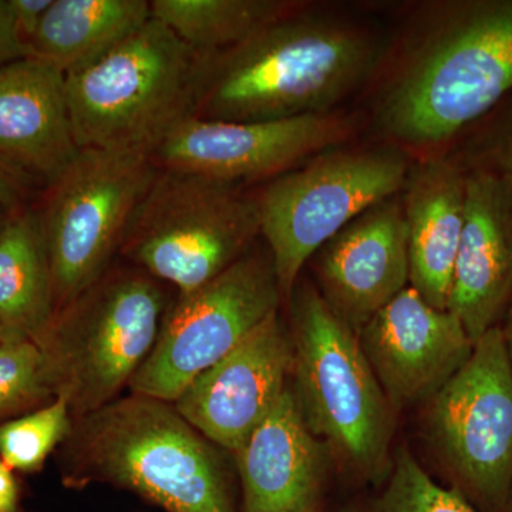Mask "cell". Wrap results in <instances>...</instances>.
Segmentation results:
<instances>
[{
	"instance_id": "obj_3",
	"label": "cell",
	"mask_w": 512,
	"mask_h": 512,
	"mask_svg": "<svg viewBox=\"0 0 512 512\" xmlns=\"http://www.w3.org/2000/svg\"><path fill=\"white\" fill-rule=\"evenodd\" d=\"M60 468L70 488L109 484L168 512H238L217 446L173 403L141 394L73 419L60 446Z\"/></svg>"
},
{
	"instance_id": "obj_33",
	"label": "cell",
	"mask_w": 512,
	"mask_h": 512,
	"mask_svg": "<svg viewBox=\"0 0 512 512\" xmlns=\"http://www.w3.org/2000/svg\"><path fill=\"white\" fill-rule=\"evenodd\" d=\"M9 336H12V333L6 332V330L3 329L2 326H0V342H2V340H5L6 338H9Z\"/></svg>"
},
{
	"instance_id": "obj_6",
	"label": "cell",
	"mask_w": 512,
	"mask_h": 512,
	"mask_svg": "<svg viewBox=\"0 0 512 512\" xmlns=\"http://www.w3.org/2000/svg\"><path fill=\"white\" fill-rule=\"evenodd\" d=\"M295 384L309 429L362 476L389 473L392 407L367 362L356 330L311 282L291 298Z\"/></svg>"
},
{
	"instance_id": "obj_32",
	"label": "cell",
	"mask_w": 512,
	"mask_h": 512,
	"mask_svg": "<svg viewBox=\"0 0 512 512\" xmlns=\"http://www.w3.org/2000/svg\"><path fill=\"white\" fill-rule=\"evenodd\" d=\"M10 211L6 210V208L0 207V229L5 225L6 220H8Z\"/></svg>"
},
{
	"instance_id": "obj_31",
	"label": "cell",
	"mask_w": 512,
	"mask_h": 512,
	"mask_svg": "<svg viewBox=\"0 0 512 512\" xmlns=\"http://www.w3.org/2000/svg\"><path fill=\"white\" fill-rule=\"evenodd\" d=\"M498 328H500L501 333H503L505 350H507L508 359H510V365L512 367V303L507 313H505L503 322H501Z\"/></svg>"
},
{
	"instance_id": "obj_23",
	"label": "cell",
	"mask_w": 512,
	"mask_h": 512,
	"mask_svg": "<svg viewBox=\"0 0 512 512\" xmlns=\"http://www.w3.org/2000/svg\"><path fill=\"white\" fill-rule=\"evenodd\" d=\"M56 399L46 357L35 340L12 335L0 342V423Z\"/></svg>"
},
{
	"instance_id": "obj_2",
	"label": "cell",
	"mask_w": 512,
	"mask_h": 512,
	"mask_svg": "<svg viewBox=\"0 0 512 512\" xmlns=\"http://www.w3.org/2000/svg\"><path fill=\"white\" fill-rule=\"evenodd\" d=\"M512 94V0L444 3L386 84L376 121L387 137L437 146Z\"/></svg>"
},
{
	"instance_id": "obj_13",
	"label": "cell",
	"mask_w": 512,
	"mask_h": 512,
	"mask_svg": "<svg viewBox=\"0 0 512 512\" xmlns=\"http://www.w3.org/2000/svg\"><path fill=\"white\" fill-rule=\"evenodd\" d=\"M292 366L291 330L276 312L173 404L202 436L235 454L288 389Z\"/></svg>"
},
{
	"instance_id": "obj_26",
	"label": "cell",
	"mask_w": 512,
	"mask_h": 512,
	"mask_svg": "<svg viewBox=\"0 0 512 512\" xmlns=\"http://www.w3.org/2000/svg\"><path fill=\"white\" fill-rule=\"evenodd\" d=\"M493 111L497 113L485 128L470 167L497 175L512 191V94Z\"/></svg>"
},
{
	"instance_id": "obj_24",
	"label": "cell",
	"mask_w": 512,
	"mask_h": 512,
	"mask_svg": "<svg viewBox=\"0 0 512 512\" xmlns=\"http://www.w3.org/2000/svg\"><path fill=\"white\" fill-rule=\"evenodd\" d=\"M73 426L62 397L33 412L0 423V460L12 471L40 470L47 457L62 446Z\"/></svg>"
},
{
	"instance_id": "obj_9",
	"label": "cell",
	"mask_w": 512,
	"mask_h": 512,
	"mask_svg": "<svg viewBox=\"0 0 512 512\" xmlns=\"http://www.w3.org/2000/svg\"><path fill=\"white\" fill-rule=\"evenodd\" d=\"M157 173L153 156L143 151L80 148L46 185L36 214L56 312L113 268Z\"/></svg>"
},
{
	"instance_id": "obj_16",
	"label": "cell",
	"mask_w": 512,
	"mask_h": 512,
	"mask_svg": "<svg viewBox=\"0 0 512 512\" xmlns=\"http://www.w3.org/2000/svg\"><path fill=\"white\" fill-rule=\"evenodd\" d=\"M466 171V215L448 311L473 342L498 328L512 303V191L476 167Z\"/></svg>"
},
{
	"instance_id": "obj_5",
	"label": "cell",
	"mask_w": 512,
	"mask_h": 512,
	"mask_svg": "<svg viewBox=\"0 0 512 512\" xmlns=\"http://www.w3.org/2000/svg\"><path fill=\"white\" fill-rule=\"evenodd\" d=\"M168 306L160 281L113 266L55 313L36 343L73 419L119 399L156 345Z\"/></svg>"
},
{
	"instance_id": "obj_30",
	"label": "cell",
	"mask_w": 512,
	"mask_h": 512,
	"mask_svg": "<svg viewBox=\"0 0 512 512\" xmlns=\"http://www.w3.org/2000/svg\"><path fill=\"white\" fill-rule=\"evenodd\" d=\"M19 488L13 471L0 460V512H18Z\"/></svg>"
},
{
	"instance_id": "obj_18",
	"label": "cell",
	"mask_w": 512,
	"mask_h": 512,
	"mask_svg": "<svg viewBox=\"0 0 512 512\" xmlns=\"http://www.w3.org/2000/svg\"><path fill=\"white\" fill-rule=\"evenodd\" d=\"M234 456L244 512H318L325 450L291 386Z\"/></svg>"
},
{
	"instance_id": "obj_12",
	"label": "cell",
	"mask_w": 512,
	"mask_h": 512,
	"mask_svg": "<svg viewBox=\"0 0 512 512\" xmlns=\"http://www.w3.org/2000/svg\"><path fill=\"white\" fill-rule=\"evenodd\" d=\"M352 123L336 114L261 123L187 117L154 151L158 168L238 185L271 181L339 146Z\"/></svg>"
},
{
	"instance_id": "obj_27",
	"label": "cell",
	"mask_w": 512,
	"mask_h": 512,
	"mask_svg": "<svg viewBox=\"0 0 512 512\" xmlns=\"http://www.w3.org/2000/svg\"><path fill=\"white\" fill-rule=\"evenodd\" d=\"M52 3L53 0H9L16 32L26 47V56L30 40L35 37Z\"/></svg>"
},
{
	"instance_id": "obj_22",
	"label": "cell",
	"mask_w": 512,
	"mask_h": 512,
	"mask_svg": "<svg viewBox=\"0 0 512 512\" xmlns=\"http://www.w3.org/2000/svg\"><path fill=\"white\" fill-rule=\"evenodd\" d=\"M303 9L288 0H153L151 16L200 53H218Z\"/></svg>"
},
{
	"instance_id": "obj_28",
	"label": "cell",
	"mask_w": 512,
	"mask_h": 512,
	"mask_svg": "<svg viewBox=\"0 0 512 512\" xmlns=\"http://www.w3.org/2000/svg\"><path fill=\"white\" fill-rule=\"evenodd\" d=\"M30 181L0 160V207L13 211L25 207Z\"/></svg>"
},
{
	"instance_id": "obj_15",
	"label": "cell",
	"mask_w": 512,
	"mask_h": 512,
	"mask_svg": "<svg viewBox=\"0 0 512 512\" xmlns=\"http://www.w3.org/2000/svg\"><path fill=\"white\" fill-rule=\"evenodd\" d=\"M319 292L353 330L409 282L403 198L379 202L349 222L312 256Z\"/></svg>"
},
{
	"instance_id": "obj_1",
	"label": "cell",
	"mask_w": 512,
	"mask_h": 512,
	"mask_svg": "<svg viewBox=\"0 0 512 512\" xmlns=\"http://www.w3.org/2000/svg\"><path fill=\"white\" fill-rule=\"evenodd\" d=\"M382 40L302 9L207 53L191 117L261 123L329 114L382 63Z\"/></svg>"
},
{
	"instance_id": "obj_10",
	"label": "cell",
	"mask_w": 512,
	"mask_h": 512,
	"mask_svg": "<svg viewBox=\"0 0 512 512\" xmlns=\"http://www.w3.org/2000/svg\"><path fill=\"white\" fill-rule=\"evenodd\" d=\"M282 293L271 255L248 251L208 284L165 312L160 335L128 387L174 403L205 370L224 359L269 316Z\"/></svg>"
},
{
	"instance_id": "obj_29",
	"label": "cell",
	"mask_w": 512,
	"mask_h": 512,
	"mask_svg": "<svg viewBox=\"0 0 512 512\" xmlns=\"http://www.w3.org/2000/svg\"><path fill=\"white\" fill-rule=\"evenodd\" d=\"M26 57V47L19 39L9 0H0V66Z\"/></svg>"
},
{
	"instance_id": "obj_11",
	"label": "cell",
	"mask_w": 512,
	"mask_h": 512,
	"mask_svg": "<svg viewBox=\"0 0 512 512\" xmlns=\"http://www.w3.org/2000/svg\"><path fill=\"white\" fill-rule=\"evenodd\" d=\"M429 423L457 490L480 512H505L512 487V367L503 333L474 345L430 400Z\"/></svg>"
},
{
	"instance_id": "obj_25",
	"label": "cell",
	"mask_w": 512,
	"mask_h": 512,
	"mask_svg": "<svg viewBox=\"0 0 512 512\" xmlns=\"http://www.w3.org/2000/svg\"><path fill=\"white\" fill-rule=\"evenodd\" d=\"M373 512H480L456 487L431 480L409 451H397Z\"/></svg>"
},
{
	"instance_id": "obj_34",
	"label": "cell",
	"mask_w": 512,
	"mask_h": 512,
	"mask_svg": "<svg viewBox=\"0 0 512 512\" xmlns=\"http://www.w3.org/2000/svg\"><path fill=\"white\" fill-rule=\"evenodd\" d=\"M505 512H512V487L510 495H508L507 507H505Z\"/></svg>"
},
{
	"instance_id": "obj_21",
	"label": "cell",
	"mask_w": 512,
	"mask_h": 512,
	"mask_svg": "<svg viewBox=\"0 0 512 512\" xmlns=\"http://www.w3.org/2000/svg\"><path fill=\"white\" fill-rule=\"evenodd\" d=\"M52 275L36 210L10 211L0 229V326L35 340L55 316Z\"/></svg>"
},
{
	"instance_id": "obj_7",
	"label": "cell",
	"mask_w": 512,
	"mask_h": 512,
	"mask_svg": "<svg viewBox=\"0 0 512 512\" xmlns=\"http://www.w3.org/2000/svg\"><path fill=\"white\" fill-rule=\"evenodd\" d=\"M259 235L255 197L238 185L158 168L120 255L188 293L227 271Z\"/></svg>"
},
{
	"instance_id": "obj_17",
	"label": "cell",
	"mask_w": 512,
	"mask_h": 512,
	"mask_svg": "<svg viewBox=\"0 0 512 512\" xmlns=\"http://www.w3.org/2000/svg\"><path fill=\"white\" fill-rule=\"evenodd\" d=\"M79 150L66 74L32 57L0 66V160L46 187Z\"/></svg>"
},
{
	"instance_id": "obj_8",
	"label": "cell",
	"mask_w": 512,
	"mask_h": 512,
	"mask_svg": "<svg viewBox=\"0 0 512 512\" xmlns=\"http://www.w3.org/2000/svg\"><path fill=\"white\" fill-rule=\"evenodd\" d=\"M410 170L399 148H332L268 181L255 201L282 298H291L303 266L330 238L396 197Z\"/></svg>"
},
{
	"instance_id": "obj_4",
	"label": "cell",
	"mask_w": 512,
	"mask_h": 512,
	"mask_svg": "<svg viewBox=\"0 0 512 512\" xmlns=\"http://www.w3.org/2000/svg\"><path fill=\"white\" fill-rule=\"evenodd\" d=\"M205 55L151 18L99 59L67 73L77 146L153 156L164 137L192 116Z\"/></svg>"
},
{
	"instance_id": "obj_20",
	"label": "cell",
	"mask_w": 512,
	"mask_h": 512,
	"mask_svg": "<svg viewBox=\"0 0 512 512\" xmlns=\"http://www.w3.org/2000/svg\"><path fill=\"white\" fill-rule=\"evenodd\" d=\"M151 18L147 0H53L26 57L67 74L99 59Z\"/></svg>"
},
{
	"instance_id": "obj_14",
	"label": "cell",
	"mask_w": 512,
	"mask_h": 512,
	"mask_svg": "<svg viewBox=\"0 0 512 512\" xmlns=\"http://www.w3.org/2000/svg\"><path fill=\"white\" fill-rule=\"evenodd\" d=\"M357 336L392 409L433 399L476 345L456 315L434 308L412 286L367 320Z\"/></svg>"
},
{
	"instance_id": "obj_19",
	"label": "cell",
	"mask_w": 512,
	"mask_h": 512,
	"mask_svg": "<svg viewBox=\"0 0 512 512\" xmlns=\"http://www.w3.org/2000/svg\"><path fill=\"white\" fill-rule=\"evenodd\" d=\"M404 188L410 286L448 311L466 215V171L456 161L430 158L412 167Z\"/></svg>"
}]
</instances>
